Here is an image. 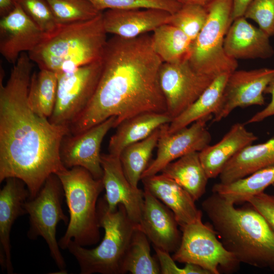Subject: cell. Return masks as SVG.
Returning <instances> with one entry per match:
<instances>
[{"mask_svg":"<svg viewBox=\"0 0 274 274\" xmlns=\"http://www.w3.org/2000/svg\"><path fill=\"white\" fill-rule=\"evenodd\" d=\"M28 54L22 53L6 85L0 81V182L22 181L35 197L47 178L65 167L60 149L68 126L51 123L36 114L28 102L32 69Z\"/></svg>","mask_w":274,"mask_h":274,"instance_id":"cell-1","label":"cell"},{"mask_svg":"<svg viewBox=\"0 0 274 274\" xmlns=\"http://www.w3.org/2000/svg\"><path fill=\"white\" fill-rule=\"evenodd\" d=\"M99 81L89 103L69 125L75 134L111 117L114 128L124 120L147 112L166 113L159 83L163 63L154 51L151 37L145 33L108 40Z\"/></svg>","mask_w":274,"mask_h":274,"instance_id":"cell-2","label":"cell"},{"mask_svg":"<svg viewBox=\"0 0 274 274\" xmlns=\"http://www.w3.org/2000/svg\"><path fill=\"white\" fill-rule=\"evenodd\" d=\"M235 205L213 192L201 203L220 241L240 263L274 272L273 230L250 204Z\"/></svg>","mask_w":274,"mask_h":274,"instance_id":"cell-3","label":"cell"},{"mask_svg":"<svg viewBox=\"0 0 274 274\" xmlns=\"http://www.w3.org/2000/svg\"><path fill=\"white\" fill-rule=\"evenodd\" d=\"M107 33L102 12L89 20L61 24L28 54L40 70L72 72L101 59Z\"/></svg>","mask_w":274,"mask_h":274,"instance_id":"cell-4","label":"cell"},{"mask_svg":"<svg viewBox=\"0 0 274 274\" xmlns=\"http://www.w3.org/2000/svg\"><path fill=\"white\" fill-rule=\"evenodd\" d=\"M97 210L105 232L100 244L87 249L71 241L66 249L78 262L81 274L124 273V258L138 224L131 220L122 204L110 210L104 197L98 200Z\"/></svg>","mask_w":274,"mask_h":274,"instance_id":"cell-5","label":"cell"},{"mask_svg":"<svg viewBox=\"0 0 274 274\" xmlns=\"http://www.w3.org/2000/svg\"><path fill=\"white\" fill-rule=\"evenodd\" d=\"M56 175L61 183L70 216L66 231L58 242L60 248L66 249L71 241L83 247L97 244L100 228L97 204L104 189L102 179H95L80 166L65 168Z\"/></svg>","mask_w":274,"mask_h":274,"instance_id":"cell-6","label":"cell"},{"mask_svg":"<svg viewBox=\"0 0 274 274\" xmlns=\"http://www.w3.org/2000/svg\"><path fill=\"white\" fill-rule=\"evenodd\" d=\"M206 23L192 42L189 62L197 72L215 78L236 70L237 60L229 58L224 41L233 20V0H211L205 6Z\"/></svg>","mask_w":274,"mask_h":274,"instance_id":"cell-7","label":"cell"},{"mask_svg":"<svg viewBox=\"0 0 274 274\" xmlns=\"http://www.w3.org/2000/svg\"><path fill=\"white\" fill-rule=\"evenodd\" d=\"M64 191L56 174H52L45 181L38 194L28 199L24 207L29 215L28 237L35 239L43 237L47 243L50 255L61 271H66V264L56 239V228L61 221L68 224L69 218L64 213L62 201Z\"/></svg>","mask_w":274,"mask_h":274,"instance_id":"cell-8","label":"cell"},{"mask_svg":"<svg viewBox=\"0 0 274 274\" xmlns=\"http://www.w3.org/2000/svg\"><path fill=\"white\" fill-rule=\"evenodd\" d=\"M181 229L180 245L172 256L175 261L195 264L209 274H219L221 270L231 272L238 267V261L201 218Z\"/></svg>","mask_w":274,"mask_h":274,"instance_id":"cell-9","label":"cell"},{"mask_svg":"<svg viewBox=\"0 0 274 274\" xmlns=\"http://www.w3.org/2000/svg\"><path fill=\"white\" fill-rule=\"evenodd\" d=\"M101 59L72 72L58 75L56 100L49 121L68 126L84 110L97 87L101 71Z\"/></svg>","mask_w":274,"mask_h":274,"instance_id":"cell-10","label":"cell"},{"mask_svg":"<svg viewBox=\"0 0 274 274\" xmlns=\"http://www.w3.org/2000/svg\"><path fill=\"white\" fill-rule=\"evenodd\" d=\"M214 79L195 71L188 58L163 62L159 83L166 113L173 119L179 116L199 97Z\"/></svg>","mask_w":274,"mask_h":274,"instance_id":"cell-11","label":"cell"},{"mask_svg":"<svg viewBox=\"0 0 274 274\" xmlns=\"http://www.w3.org/2000/svg\"><path fill=\"white\" fill-rule=\"evenodd\" d=\"M209 115L175 132L167 131L168 124L160 128L157 155L143 173L142 178L161 172L168 164L192 152H200L210 145L211 133L207 123L213 118Z\"/></svg>","mask_w":274,"mask_h":274,"instance_id":"cell-12","label":"cell"},{"mask_svg":"<svg viewBox=\"0 0 274 274\" xmlns=\"http://www.w3.org/2000/svg\"><path fill=\"white\" fill-rule=\"evenodd\" d=\"M274 78V68L235 70L226 81L221 105L212 121L219 122L238 107L265 104L264 91Z\"/></svg>","mask_w":274,"mask_h":274,"instance_id":"cell-13","label":"cell"},{"mask_svg":"<svg viewBox=\"0 0 274 274\" xmlns=\"http://www.w3.org/2000/svg\"><path fill=\"white\" fill-rule=\"evenodd\" d=\"M115 120V117H111L81 132L65 136L60 149L63 166L83 167L95 179H101V145L108 132L114 128Z\"/></svg>","mask_w":274,"mask_h":274,"instance_id":"cell-14","label":"cell"},{"mask_svg":"<svg viewBox=\"0 0 274 274\" xmlns=\"http://www.w3.org/2000/svg\"><path fill=\"white\" fill-rule=\"evenodd\" d=\"M104 197L109 209L114 211L123 205L129 216L139 224L144 199V191L134 188L124 173L119 156L110 153L101 155Z\"/></svg>","mask_w":274,"mask_h":274,"instance_id":"cell-15","label":"cell"},{"mask_svg":"<svg viewBox=\"0 0 274 274\" xmlns=\"http://www.w3.org/2000/svg\"><path fill=\"white\" fill-rule=\"evenodd\" d=\"M47 36L16 4L14 10L0 21V53L14 64L20 54L30 52Z\"/></svg>","mask_w":274,"mask_h":274,"instance_id":"cell-16","label":"cell"},{"mask_svg":"<svg viewBox=\"0 0 274 274\" xmlns=\"http://www.w3.org/2000/svg\"><path fill=\"white\" fill-rule=\"evenodd\" d=\"M144 199L139 226L153 247L169 253L178 249L182 236L173 212L148 190Z\"/></svg>","mask_w":274,"mask_h":274,"instance_id":"cell-17","label":"cell"},{"mask_svg":"<svg viewBox=\"0 0 274 274\" xmlns=\"http://www.w3.org/2000/svg\"><path fill=\"white\" fill-rule=\"evenodd\" d=\"M0 191V263L8 273L14 271L11 259L10 233L12 225L26 214L24 203L29 197L25 184L16 178H9Z\"/></svg>","mask_w":274,"mask_h":274,"instance_id":"cell-18","label":"cell"},{"mask_svg":"<svg viewBox=\"0 0 274 274\" xmlns=\"http://www.w3.org/2000/svg\"><path fill=\"white\" fill-rule=\"evenodd\" d=\"M172 14L154 8L110 9L102 12L107 33L121 38L138 37L169 23Z\"/></svg>","mask_w":274,"mask_h":274,"instance_id":"cell-19","label":"cell"},{"mask_svg":"<svg viewBox=\"0 0 274 274\" xmlns=\"http://www.w3.org/2000/svg\"><path fill=\"white\" fill-rule=\"evenodd\" d=\"M269 37L244 17L234 19L224 41V49L230 58L267 59L274 54Z\"/></svg>","mask_w":274,"mask_h":274,"instance_id":"cell-20","label":"cell"},{"mask_svg":"<svg viewBox=\"0 0 274 274\" xmlns=\"http://www.w3.org/2000/svg\"><path fill=\"white\" fill-rule=\"evenodd\" d=\"M148 190L174 213L182 229L202 218L192 196L175 181L165 175H154L141 179Z\"/></svg>","mask_w":274,"mask_h":274,"instance_id":"cell-21","label":"cell"},{"mask_svg":"<svg viewBox=\"0 0 274 274\" xmlns=\"http://www.w3.org/2000/svg\"><path fill=\"white\" fill-rule=\"evenodd\" d=\"M257 136L241 123L234 124L222 139L199 152L201 164L209 179L219 176L227 162L245 147L252 144Z\"/></svg>","mask_w":274,"mask_h":274,"instance_id":"cell-22","label":"cell"},{"mask_svg":"<svg viewBox=\"0 0 274 274\" xmlns=\"http://www.w3.org/2000/svg\"><path fill=\"white\" fill-rule=\"evenodd\" d=\"M273 165L274 136L263 143L248 145L235 154L220 174V183H230Z\"/></svg>","mask_w":274,"mask_h":274,"instance_id":"cell-23","label":"cell"},{"mask_svg":"<svg viewBox=\"0 0 274 274\" xmlns=\"http://www.w3.org/2000/svg\"><path fill=\"white\" fill-rule=\"evenodd\" d=\"M173 118L167 113L147 112L124 120L109 141V153L119 156L127 146L142 141Z\"/></svg>","mask_w":274,"mask_h":274,"instance_id":"cell-24","label":"cell"},{"mask_svg":"<svg viewBox=\"0 0 274 274\" xmlns=\"http://www.w3.org/2000/svg\"><path fill=\"white\" fill-rule=\"evenodd\" d=\"M230 73H223L215 77L199 97L168 124V133L175 132L201 118L213 115L221 105L225 84Z\"/></svg>","mask_w":274,"mask_h":274,"instance_id":"cell-25","label":"cell"},{"mask_svg":"<svg viewBox=\"0 0 274 274\" xmlns=\"http://www.w3.org/2000/svg\"><path fill=\"white\" fill-rule=\"evenodd\" d=\"M161 172L183 188L195 201L206 192L209 179L200 161L199 152L182 156L168 164Z\"/></svg>","mask_w":274,"mask_h":274,"instance_id":"cell-26","label":"cell"},{"mask_svg":"<svg viewBox=\"0 0 274 274\" xmlns=\"http://www.w3.org/2000/svg\"><path fill=\"white\" fill-rule=\"evenodd\" d=\"M273 184L274 165L258 170L230 183L215 184L212 192L236 204L247 202L250 197L264 192Z\"/></svg>","mask_w":274,"mask_h":274,"instance_id":"cell-27","label":"cell"},{"mask_svg":"<svg viewBox=\"0 0 274 274\" xmlns=\"http://www.w3.org/2000/svg\"><path fill=\"white\" fill-rule=\"evenodd\" d=\"M151 37L152 48L163 62L188 58L192 42L177 27L169 23L157 27Z\"/></svg>","mask_w":274,"mask_h":274,"instance_id":"cell-28","label":"cell"},{"mask_svg":"<svg viewBox=\"0 0 274 274\" xmlns=\"http://www.w3.org/2000/svg\"><path fill=\"white\" fill-rule=\"evenodd\" d=\"M57 86L58 75L54 72L43 69L31 74L28 102L36 114L47 119L51 116L55 105Z\"/></svg>","mask_w":274,"mask_h":274,"instance_id":"cell-29","label":"cell"},{"mask_svg":"<svg viewBox=\"0 0 274 274\" xmlns=\"http://www.w3.org/2000/svg\"><path fill=\"white\" fill-rule=\"evenodd\" d=\"M160 128L146 139L127 146L119 156L125 176L135 188H138L139 182L149 164L154 149L157 147Z\"/></svg>","mask_w":274,"mask_h":274,"instance_id":"cell-30","label":"cell"},{"mask_svg":"<svg viewBox=\"0 0 274 274\" xmlns=\"http://www.w3.org/2000/svg\"><path fill=\"white\" fill-rule=\"evenodd\" d=\"M150 240L141 229L139 224L135 228L123 264L124 273H161L159 262L151 255Z\"/></svg>","mask_w":274,"mask_h":274,"instance_id":"cell-31","label":"cell"},{"mask_svg":"<svg viewBox=\"0 0 274 274\" xmlns=\"http://www.w3.org/2000/svg\"><path fill=\"white\" fill-rule=\"evenodd\" d=\"M57 22L65 24L92 19L102 12L88 0H46Z\"/></svg>","mask_w":274,"mask_h":274,"instance_id":"cell-32","label":"cell"},{"mask_svg":"<svg viewBox=\"0 0 274 274\" xmlns=\"http://www.w3.org/2000/svg\"><path fill=\"white\" fill-rule=\"evenodd\" d=\"M208 17L205 7L198 5H182L171 15L169 24L182 30L193 42L203 27Z\"/></svg>","mask_w":274,"mask_h":274,"instance_id":"cell-33","label":"cell"},{"mask_svg":"<svg viewBox=\"0 0 274 274\" xmlns=\"http://www.w3.org/2000/svg\"><path fill=\"white\" fill-rule=\"evenodd\" d=\"M32 21L47 36L54 33L61 25L46 0H16Z\"/></svg>","mask_w":274,"mask_h":274,"instance_id":"cell-34","label":"cell"},{"mask_svg":"<svg viewBox=\"0 0 274 274\" xmlns=\"http://www.w3.org/2000/svg\"><path fill=\"white\" fill-rule=\"evenodd\" d=\"M99 11L110 9L154 8L164 10L173 14L182 4L175 0H88Z\"/></svg>","mask_w":274,"mask_h":274,"instance_id":"cell-35","label":"cell"},{"mask_svg":"<svg viewBox=\"0 0 274 274\" xmlns=\"http://www.w3.org/2000/svg\"><path fill=\"white\" fill-rule=\"evenodd\" d=\"M244 17L256 22L269 37L274 36V0H253Z\"/></svg>","mask_w":274,"mask_h":274,"instance_id":"cell-36","label":"cell"},{"mask_svg":"<svg viewBox=\"0 0 274 274\" xmlns=\"http://www.w3.org/2000/svg\"><path fill=\"white\" fill-rule=\"evenodd\" d=\"M156 258L162 274H209V272L195 264L186 263L183 268L179 267L169 253L154 247Z\"/></svg>","mask_w":274,"mask_h":274,"instance_id":"cell-37","label":"cell"},{"mask_svg":"<svg viewBox=\"0 0 274 274\" xmlns=\"http://www.w3.org/2000/svg\"><path fill=\"white\" fill-rule=\"evenodd\" d=\"M265 219L274 231V195L263 192L247 201Z\"/></svg>","mask_w":274,"mask_h":274,"instance_id":"cell-38","label":"cell"},{"mask_svg":"<svg viewBox=\"0 0 274 274\" xmlns=\"http://www.w3.org/2000/svg\"><path fill=\"white\" fill-rule=\"evenodd\" d=\"M264 93L271 95L270 102L263 110L256 113L245 124H251L261 122L267 118L274 116V78L266 87Z\"/></svg>","mask_w":274,"mask_h":274,"instance_id":"cell-39","label":"cell"},{"mask_svg":"<svg viewBox=\"0 0 274 274\" xmlns=\"http://www.w3.org/2000/svg\"><path fill=\"white\" fill-rule=\"evenodd\" d=\"M253 0H233V20L244 16L245 12Z\"/></svg>","mask_w":274,"mask_h":274,"instance_id":"cell-40","label":"cell"},{"mask_svg":"<svg viewBox=\"0 0 274 274\" xmlns=\"http://www.w3.org/2000/svg\"><path fill=\"white\" fill-rule=\"evenodd\" d=\"M16 0H0V16L4 17L10 14L16 6Z\"/></svg>","mask_w":274,"mask_h":274,"instance_id":"cell-41","label":"cell"},{"mask_svg":"<svg viewBox=\"0 0 274 274\" xmlns=\"http://www.w3.org/2000/svg\"><path fill=\"white\" fill-rule=\"evenodd\" d=\"M182 5L193 4L205 7L211 0H175Z\"/></svg>","mask_w":274,"mask_h":274,"instance_id":"cell-42","label":"cell"}]
</instances>
